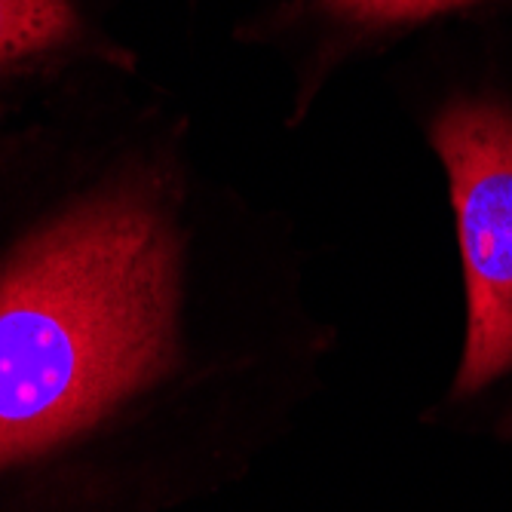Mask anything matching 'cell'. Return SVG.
Listing matches in <instances>:
<instances>
[{"mask_svg":"<svg viewBox=\"0 0 512 512\" xmlns=\"http://www.w3.org/2000/svg\"><path fill=\"white\" fill-rule=\"evenodd\" d=\"M74 25L68 0H0V65L53 50Z\"/></svg>","mask_w":512,"mask_h":512,"instance_id":"obj_3","label":"cell"},{"mask_svg":"<svg viewBox=\"0 0 512 512\" xmlns=\"http://www.w3.org/2000/svg\"><path fill=\"white\" fill-rule=\"evenodd\" d=\"M332 4L362 19L396 22V19H424L433 13H445L470 4V0H332Z\"/></svg>","mask_w":512,"mask_h":512,"instance_id":"obj_4","label":"cell"},{"mask_svg":"<svg viewBox=\"0 0 512 512\" xmlns=\"http://www.w3.org/2000/svg\"><path fill=\"white\" fill-rule=\"evenodd\" d=\"M433 142L451 178L470 295V335L457 393L512 368V117L494 105L448 108Z\"/></svg>","mask_w":512,"mask_h":512,"instance_id":"obj_2","label":"cell"},{"mask_svg":"<svg viewBox=\"0 0 512 512\" xmlns=\"http://www.w3.org/2000/svg\"><path fill=\"white\" fill-rule=\"evenodd\" d=\"M175 246L138 197L68 215L0 273V467L148 384L172 335Z\"/></svg>","mask_w":512,"mask_h":512,"instance_id":"obj_1","label":"cell"}]
</instances>
